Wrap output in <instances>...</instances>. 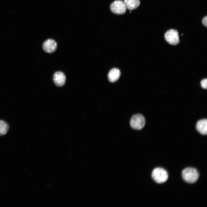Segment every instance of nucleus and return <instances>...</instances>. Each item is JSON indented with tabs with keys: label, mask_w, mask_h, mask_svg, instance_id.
Here are the masks:
<instances>
[{
	"label": "nucleus",
	"mask_w": 207,
	"mask_h": 207,
	"mask_svg": "<svg viewBox=\"0 0 207 207\" xmlns=\"http://www.w3.org/2000/svg\"><path fill=\"white\" fill-rule=\"evenodd\" d=\"M182 176L183 179L185 181L189 183H193L198 180L199 177V174L196 169L188 167L182 170Z\"/></svg>",
	"instance_id": "nucleus-1"
},
{
	"label": "nucleus",
	"mask_w": 207,
	"mask_h": 207,
	"mask_svg": "<svg viewBox=\"0 0 207 207\" xmlns=\"http://www.w3.org/2000/svg\"><path fill=\"white\" fill-rule=\"evenodd\" d=\"M152 176L154 180L158 183L165 182L168 178V174L166 170L159 167L156 168L153 170Z\"/></svg>",
	"instance_id": "nucleus-2"
},
{
	"label": "nucleus",
	"mask_w": 207,
	"mask_h": 207,
	"mask_svg": "<svg viewBox=\"0 0 207 207\" xmlns=\"http://www.w3.org/2000/svg\"><path fill=\"white\" fill-rule=\"evenodd\" d=\"M126 8L124 1L122 0H115L110 5L111 11L114 14L118 15L124 14L126 12Z\"/></svg>",
	"instance_id": "nucleus-3"
},
{
	"label": "nucleus",
	"mask_w": 207,
	"mask_h": 207,
	"mask_svg": "<svg viewBox=\"0 0 207 207\" xmlns=\"http://www.w3.org/2000/svg\"><path fill=\"white\" fill-rule=\"evenodd\" d=\"M145 123L144 117L141 114H137L131 118L130 124L131 127L135 130H140L144 127Z\"/></svg>",
	"instance_id": "nucleus-4"
},
{
	"label": "nucleus",
	"mask_w": 207,
	"mask_h": 207,
	"mask_svg": "<svg viewBox=\"0 0 207 207\" xmlns=\"http://www.w3.org/2000/svg\"><path fill=\"white\" fill-rule=\"evenodd\" d=\"M164 37L166 41L170 45H176L180 42L178 32L175 29H171L167 30Z\"/></svg>",
	"instance_id": "nucleus-5"
},
{
	"label": "nucleus",
	"mask_w": 207,
	"mask_h": 207,
	"mask_svg": "<svg viewBox=\"0 0 207 207\" xmlns=\"http://www.w3.org/2000/svg\"><path fill=\"white\" fill-rule=\"evenodd\" d=\"M57 47V43L54 40L49 39L43 43V50L48 53H52L56 50Z\"/></svg>",
	"instance_id": "nucleus-6"
},
{
	"label": "nucleus",
	"mask_w": 207,
	"mask_h": 207,
	"mask_svg": "<svg viewBox=\"0 0 207 207\" xmlns=\"http://www.w3.org/2000/svg\"><path fill=\"white\" fill-rule=\"evenodd\" d=\"M53 80L55 84L57 86L62 87L65 84L66 77L65 75L61 71L55 72L53 77Z\"/></svg>",
	"instance_id": "nucleus-7"
},
{
	"label": "nucleus",
	"mask_w": 207,
	"mask_h": 207,
	"mask_svg": "<svg viewBox=\"0 0 207 207\" xmlns=\"http://www.w3.org/2000/svg\"><path fill=\"white\" fill-rule=\"evenodd\" d=\"M196 129L200 134L203 135L207 134V120L202 119L198 121L196 125Z\"/></svg>",
	"instance_id": "nucleus-8"
},
{
	"label": "nucleus",
	"mask_w": 207,
	"mask_h": 207,
	"mask_svg": "<svg viewBox=\"0 0 207 207\" xmlns=\"http://www.w3.org/2000/svg\"><path fill=\"white\" fill-rule=\"evenodd\" d=\"M120 70L116 68L112 69L108 74V78L111 82L114 83L120 77Z\"/></svg>",
	"instance_id": "nucleus-9"
},
{
	"label": "nucleus",
	"mask_w": 207,
	"mask_h": 207,
	"mask_svg": "<svg viewBox=\"0 0 207 207\" xmlns=\"http://www.w3.org/2000/svg\"><path fill=\"white\" fill-rule=\"evenodd\" d=\"M126 7L128 9L132 10L139 7L140 3V0H124Z\"/></svg>",
	"instance_id": "nucleus-10"
},
{
	"label": "nucleus",
	"mask_w": 207,
	"mask_h": 207,
	"mask_svg": "<svg viewBox=\"0 0 207 207\" xmlns=\"http://www.w3.org/2000/svg\"><path fill=\"white\" fill-rule=\"evenodd\" d=\"M9 128L8 124L4 121L0 120V136L5 135Z\"/></svg>",
	"instance_id": "nucleus-11"
},
{
	"label": "nucleus",
	"mask_w": 207,
	"mask_h": 207,
	"mask_svg": "<svg viewBox=\"0 0 207 207\" xmlns=\"http://www.w3.org/2000/svg\"><path fill=\"white\" fill-rule=\"evenodd\" d=\"M207 79L206 78H204L200 82V84L202 87L204 89H206L207 88Z\"/></svg>",
	"instance_id": "nucleus-12"
},
{
	"label": "nucleus",
	"mask_w": 207,
	"mask_h": 207,
	"mask_svg": "<svg viewBox=\"0 0 207 207\" xmlns=\"http://www.w3.org/2000/svg\"><path fill=\"white\" fill-rule=\"evenodd\" d=\"M207 16H206L204 17L202 19V22L203 25L206 27H207Z\"/></svg>",
	"instance_id": "nucleus-13"
}]
</instances>
